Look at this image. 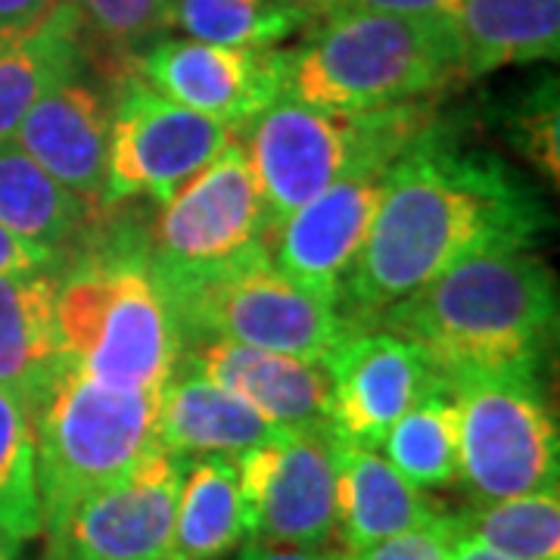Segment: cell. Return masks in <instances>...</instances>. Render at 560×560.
I'll return each instance as SVG.
<instances>
[{"instance_id": "1", "label": "cell", "mask_w": 560, "mask_h": 560, "mask_svg": "<svg viewBox=\"0 0 560 560\" xmlns=\"http://www.w3.org/2000/svg\"><path fill=\"white\" fill-rule=\"evenodd\" d=\"M548 228L545 202L517 172L427 125L386 172L383 200L342 287V315L371 327L383 308L445 268L492 249H526Z\"/></svg>"}, {"instance_id": "2", "label": "cell", "mask_w": 560, "mask_h": 560, "mask_svg": "<svg viewBox=\"0 0 560 560\" xmlns=\"http://www.w3.org/2000/svg\"><path fill=\"white\" fill-rule=\"evenodd\" d=\"M374 327L415 342L445 383L539 381L558 330L555 271L533 246L480 253L383 308Z\"/></svg>"}, {"instance_id": "3", "label": "cell", "mask_w": 560, "mask_h": 560, "mask_svg": "<svg viewBox=\"0 0 560 560\" xmlns=\"http://www.w3.org/2000/svg\"><path fill=\"white\" fill-rule=\"evenodd\" d=\"M62 361L113 389H162L180 361L172 302L147 256V237L94 241L57 287Z\"/></svg>"}, {"instance_id": "4", "label": "cell", "mask_w": 560, "mask_h": 560, "mask_svg": "<svg viewBox=\"0 0 560 560\" xmlns=\"http://www.w3.org/2000/svg\"><path fill=\"white\" fill-rule=\"evenodd\" d=\"M458 60L455 20L342 10L287 50L283 94L334 113H374L460 81Z\"/></svg>"}, {"instance_id": "5", "label": "cell", "mask_w": 560, "mask_h": 560, "mask_svg": "<svg viewBox=\"0 0 560 560\" xmlns=\"http://www.w3.org/2000/svg\"><path fill=\"white\" fill-rule=\"evenodd\" d=\"M32 418L40 533L50 536L81 499L160 445V389H113L62 364Z\"/></svg>"}, {"instance_id": "6", "label": "cell", "mask_w": 560, "mask_h": 560, "mask_svg": "<svg viewBox=\"0 0 560 560\" xmlns=\"http://www.w3.org/2000/svg\"><path fill=\"white\" fill-rule=\"evenodd\" d=\"M423 128L427 116L420 103L374 113H334L280 94L237 128L259 180L265 241L342 172L368 156H399Z\"/></svg>"}, {"instance_id": "7", "label": "cell", "mask_w": 560, "mask_h": 560, "mask_svg": "<svg viewBox=\"0 0 560 560\" xmlns=\"http://www.w3.org/2000/svg\"><path fill=\"white\" fill-rule=\"evenodd\" d=\"M165 296L178 320L180 346L231 340L327 361L361 327L340 305L287 278L265 243L202 278L168 287Z\"/></svg>"}, {"instance_id": "8", "label": "cell", "mask_w": 560, "mask_h": 560, "mask_svg": "<svg viewBox=\"0 0 560 560\" xmlns=\"http://www.w3.org/2000/svg\"><path fill=\"white\" fill-rule=\"evenodd\" d=\"M448 386L458 408V482L470 501L558 486V420L539 381L460 377Z\"/></svg>"}, {"instance_id": "9", "label": "cell", "mask_w": 560, "mask_h": 560, "mask_svg": "<svg viewBox=\"0 0 560 560\" xmlns=\"http://www.w3.org/2000/svg\"><path fill=\"white\" fill-rule=\"evenodd\" d=\"M265 243L259 180L241 138H231L194 178L162 200L147 256L162 290L202 278Z\"/></svg>"}, {"instance_id": "10", "label": "cell", "mask_w": 560, "mask_h": 560, "mask_svg": "<svg viewBox=\"0 0 560 560\" xmlns=\"http://www.w3.org/2000/svg\"><path fill=\"white\" fill-rule=\"evenodd\" d=\"M231 138L237 128L162 97L128 66L109 101L103 202L168 200Z\"/></svg>"}, {"instance_id": "11", "label": "cell", "mask_w": 560, "mask_h": 560, "mask_svg": "<svg viewBox=\"0 0 560 560\" xmlns=\"http://www.w3.org/2000/svg\"><path fill=\"white\" fill-rule=\"evenodd\" d=\"M337 448L330 423L280 427L237 458L246 539L320 548L337 536Z\"/></svg>"}, {"instance_id": "12", "label": "cell", "mask_w": 560, "mask_h": 560, "mask_svg": "<svg viewBox=\"0 0 560 560\" xmlns=\"http://www.w3.org/2000/svg\"><path fill=\"white\" fill-rule=\"evenodd\" d=\"M184 460L162 445L81 499L47 536L54 560H172Z\"/></svg>"}, {"instance_id": "13", "label": "cell", "mask_w": 560, "mask_h": 560, "mask_svg": "<svg viewBox=\"0 0 560 560\" xmlns=\"http://www.w3.org/2000/svg\"><path fill=\"white\" fill-rule=\"evenodd\" d=\"M399 156H368L315 200L300 206L265 241L268 256L308 293L340 305L342 287L359 259L374 212L383 200L386 172Z\"/></svg>"}, {"instance_id": "14", "label": "cell", "mask_w": 560, "mask_h": 560, "mask_svg": "<svg viewBox=\"0 0 560 560\" xmlns=\"http://www.w3.org/2000/svg\"><path fill=\"white\" fill-rule=\"evenodd\" d=\"M131 69L162 97L231 128H243L283 94L287 50L160 38L131 57Z\"/></svg>"}, {"instance_id": "15", "label": "cell", "mask_w": 560, "mask_h": 560, "mask_svg": "<svg viewBox=\"0 0 560 560\" xmlns=\"http://www.w3.org/2000/svg\"><path fill=\"white\" fill-rule=\"evenodd\" d=\"M327 368L334 377L330 427L342 442L361 448H381L389 427L445 383L415 342L374 324L355 327Z\"/></svg>"}, {"instance_id": "16", "label": "cell", "mask_w": 560, "mask_h": 560, "mask_svg": "<svg viewBox=\"0 0 560 560\" xmlns=\"http://www.w3.org/2000/svg\"><path fill=\"white\" fill-rule=\"evenodd\" d=\"M178 364L249 401L275 427L330 423L334 377L327 361L231 340H190L180 346Z\"/></svg>"}, {"instance_id": "17", "label": "cell", "mask_w": 560, "mask_h": 560, "mask_svg": "<svg viewBox=\"0 0 560 560\" xmlns=\"http://www.w3.org/2000/svg\"><path fill=\"white\" fill-rule=\"evenodd\" d=\"M13 140L81 200L106 209L109 101L79 72L40 97L16 125Z\"/></svg>"}, {"instance_id": "18", "label": "cell", "mask_w": 560, "mask_h": 560, "mask_svg": "<svg viewBox=\"0 0 560 560\" xmlns=\"http://www.w3.org/2000/svg\"><path fill=\"white\" fill-rule=\"evenodd\" d=\"M448 511L427 489L405 480L381 448L340 440L337 448V536L342 551H361L383 539L430 526Z\"/></svg>"}, {"instance_id": "19", "label": "cell", "mask_w": 560, "mask_h": 560, "mask_svg": "<svg viewBox=\"0 0 560 560\" xmlns=\"http://www.w3.org/2000/svg\"><path fill=\"white\" fill-rule=\"evenodd\" d=\"M280 427L268 423L259 411L224 389L200 371L178 364L160 389L156 440L180 460L241 458L243 452L271 440Z\"/></svg>"}, {"instance_id": "20", "label": "cell", "mask_w": 560, "mask_h": 560, "mask_svg": "<svg viewBox=\"0 0 560 560\" xmlns=\"http://www.w3.org/2000/svg\"><path fill=\"white\" fill-rule=\"evenodd\" d=\"M60 265L0 275V386L35 415L62 371Z\"/></svg>"}, {"instance_id": "21", "label": "cell", "mask_w": 560, "mask_h": 560, "mask_svg": "<svg viewBox=\"0 0 560 560\" xmlns=\"http://www.w3.org/2000/svg\"><path fill=\"white\" fill-rule=\"evenodd\" d=\"M84 40L75 0H57L35 20L0 25V140L13 138L50 88L79 72Z\"/></svg>"}, {"instance_id": "22", "label": "cell", "mask_w": 560, "mask_h": 560, "mask_svg": "<svg viewBox=\"0 0 560 560\" xmlns=\"http://www.w3.org/2000/svg\"><path fill=\"white\" fill-rule=\"evenodd\" d=\"M455 32L460 81L504 66L558 60L560 0H460Z\"/></svg>"}, {"instance_id": "23", "label": "cell", "mask_w": 560, "mask_h": 560, "mask_svg": "<svg viewBox=\"0 0 560 560\" xmlns=\"http://www.w3.org/2000/svg\"><path fill=\"white\" fill-rule=\"evenodd\" d=\"M101 206L81 200L16 140H0V228L20 241L35 243L69 256V246L81 241L97 221Z\"/></svg>"}, {"instance_id": "24", "label": "cell", "mask_w": 560, "mask_h": 560, "mask_svg": "<svg viewBox=\"0 0 560 560\" xmlns=\"http://www.w3.org/2000/svg\"><path fill=\"white\" fill-rule=\"evenodd\" d=\"M246 541L241 477L234 458L184 460L172 560H224Z\"/></svg>"}, {"instance_id": "25", "label": "cell", "mask_w": 560, "mask_h": 560, "mask_svg": "<svg viewBox=\"0 0 560 560\" xmlns=\"http://www.w3.org/2000/svg\"><path fill=\"white\" fill-rule=\"evenodd\" d=\"M383 458L420 489L458 482V408L452 386L442 383L401 415L381 445Z\"/></svg>"}, {"instance_id": "26", "label": "cell", "mask_w": 560, "mask_h": 560, "mask_svg": "<svg viewBox=\"0 0 560 560\" xmlns=\"http://www.w3.org/2000/svg\"><path fill=\"white\" fill-rule=\"evenodd\" d=\"M455 529L508 560H558L560 492L558 486L499 501H470L452 514Z\"/></svg>"}, {"instance_id": "27", "label": "cell", "mask_w": 560, "mask_h": 560, "mask_svg": "<svg viewBox=\"0 0 560 560\" xmlns=\"http://www.w3.org/2000/svg\"><path fill=\"white\" fill-rule=\"evenodd\" d=\"M172 25L219 47L275 50L308 22L280 0H172Z\"/></svg>"}, {"instance_id": "28", "label": "cell", "mask_w": 560, "mask_h": 560, "mask_svg": "<svg viewBox=\"0 0 560 560\" xmlns=\"http://www.w3.org/2000/svg\"><path fill=\"white\" fill-rule=\"evenodd\" d=\"M0 529L32 541L40 536L35 477V418L20 396L0 386Z\"/></svg>"}, {"instance_id": "29", "label": "cell", "mask_w": 560, "mask_h": 560, "mask_svg": "<svg viewBox=\"0 0 560 560\" xmlns=\"http://www.w3.org/2000/svg\"><path fill=\"white\" fill-rule=\"evenodd\" d=\"M84 38L135 57L172 28V0H75Z\"/></svg>"}, {"instance_id": "30", "label": "cell", "mask_w": 560, "mask_h": 560, "mask_svg": "<svg viewBox=\"0 0 560 560\" xmlns=\"http://www.w3.org/2000/svg\"><path fill=\"white\" fill-rule=\"evenodd\" d=\"M517 143L523 156L533 160L541 168L545 178L558 184L560 178V140H558V91L555 81L548 91H541L536 101L523 106L517 116Z\"/></svg>"}, {"instance_id": "31", "label": "cell", "mask_w": 560, "mask_h": 560, "mask_svg": "<svg viewBox=\"0 0 560 560\" xmlns=\"http://www.w3.org/2000/svg\"><path fill=\"white\" fill-rule=\"evenodd\" d=\"M452 536H455V526H452V517L445 514L430 526H420L411 533L377 541L371 548L352 551L349 560H448Z\"/></svg>"}, {"instance_id": "32", "label": "cell", "mask_w": 560, "mask_h": 560, "mask_svg": "<svg viewBox=\"0 0 560 560\" xmlns=\"http://www.w3.org/2000/svg\"><path fill=\"white\" fill-rule=\"evenodd\" d=\"M460 0H346L342 10H368V13H393V16H418V20H455Z\"/></svg>"}, {"instance_id": "33", "label": "cell", "mask_w": 560, "mask_h": 560, "mask_svg": "<svg viewBox=\"0 0 560 560\" xmlns=\"http://www.w3.org/2000/svg\"><path fill=\"white\" fill-rule=\"evenodd\" d=\"M69 256H60L54 249H44L35 243L20 241L10 231L0 228V275H16V271H40V268H54Z\"/></svg>"}, {"instance_id": "34", "label": "cell", "mask_w": 560, "mask_h": 560, "mask_svg": "<svg viewBox=\"0 0 560 560\" xmlns=\"http://www.w3.org/2000/svg\"><path fill=\"white\" fill-rule=\"evenodd\" d=\"M237 560H349V551L342 548H302V545H271V541L246 539L241 545Z\"/></svg>"}, {"instance_id": "35", "label": "cell", "mask_w": 560, "mask_h": 560, "mask_svg": "<svg viewBox=\"0 0 560 560\" xmlns=\"http://www.w3.org/2000/svg\"><path fill=\"white\" fill-rule=\"evenodd\" d=\"M280 3L290 7L293 13H300L308 25H320L324 20L342 13V3H346V0H280Z\"/></svg>"}, {"instance_id": "36", "label": "cell", "mask_w": 560, "mask_h": 560, "mask_svg": "<svg viewBox=\"0 0 560 560\" xmlns=\"http://www.w3.org/2000/svg\"><path fill=\"white\" fill-rule=\"evenodd\" d=\"M54 3L57 0H0V25L35 20L44 10H50Z\"/></svg>"}, {"instance_id": "37", "label": "cell", "mask_w": 560, "mask_h": 560, "mask_svg": "<svg viewBox=\"0 0 560 560\" xmlns=\"http://www.w3.org/2000/svg\"><path fill=\"white\" fill-rule=\"evenodd\" d=\"M452 517V514H448ZM455 526V523H452ZM448 560H508L495 555L492 548H486L477 539H470V536H464L455 529V536H452V548H448Z\"/></svg>"}, {"instance_id": "38", "label": "cell", "mask_w": 560, "mask_h": 560, "mask_svg": "<svg viewBox=\"0 0 560 560\" xmlns=\"http://www.w3.org/2000/svg\"><path fill=\"white\" fill-rule=\"evenodd\" d=\"M22 551V541L16 536H10V533H3L0 529V560H20Z\"/></svg>"}]
</instances>
